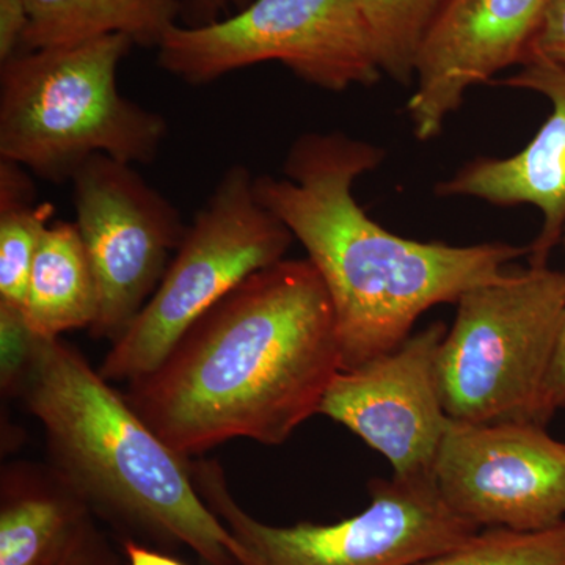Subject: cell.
I'll list each match as a JSON object with an SVG mask.
<instances>
[{"label": "cell", "mask_w": 565, "mask_h": 565, "mask_svg": "<svg viewBox=\"0 0 565 565\" xmlns=\"http://www.w3.org/2000/svg\"><path fill=\"white\" fill-rule=\"evenodd\" d=\"M343 370L332 300L310 259H281L241 282L182 334L126 399L178 455L236 438L280 446Z\"/></svg>", "instance_id": "obj_1"}, {"label": "cell", "mask_w": 565, "mask_h": 565, "mask_svg": "<svg viewBox=\"0 0 565 565\" xmlns=\"http://www.w3.org/2000/svg\"><path fill=\"white\" fill-rule=\"evenodd\" d=\"M384 148L343 132L297 137L285 177L255 174L256 199L307 250L332 300L343 370L399 348L419 316L500 280L527 247L422 243L367 217L353 182L377 169Z\"/></svg>", "instance_id": "obj_2"}, {"label": "cell", "mask_w": 565, "mask_h": 565, "mask_svg": "<svg viewBox=\"0 0 565 565\" xmlns=\"http://www.w3.org/2000/svg\"><path fill=\"white\" fill-rule=\"evenodd\" d=\"M18 396L43 427L50 463L122 541L239 565V544L196 492L192 459L170 448L79 349L33 334Z\"/></svg>", "instance_id": "obj_3"}, {"label": "cell", "mask_w": 565, "mask_h": 565, "mask_svg": "<svg viewBox=\"0 0 565 565\" xmlns=\"http://www.w3.org/2000/svg\"><path fill=\"white\" fill-rule=\"evenodd\" d=\"M132 46L128 36L107 35L0 63V159L55 184L95 154L131 166L154 161L169 125L118 88Z\"/></svg>", "instance_id": "obj_4"}, {"label": "cell", "mask_w": 565, "mask_h": 565, "mask_svg": "<svg viewBox=\"0 0 565 565\" xmlns=\"http://www.w3.org/2000/svg\"><path fill=\"white\" fill-rule=\"evenodd\" d=\"M565 313V273H505L457 300L438 349L446 414L465 423L546 426L544 393Z\"/></svg>", "instance_id": "obj_5"}, {"label": "cell", "mask_w": 565, "mask_h": 565, "mask_svg": "<svg viewBox=\"0 0 565 565\" xmlns=\"http://www.w3.org/2000/svg\"><path fill=\"white\" fill-rule=\"evenodd\" d=\"M292 233L259 203L244 163L223 172L193 215L162 281L98 367L110 384L154 371L182 334L252 274L285 259Z\"/></svg>", "instance_id": "obj_6"}, {"label": "cell", "mask_w": 565, "mask_h": 565, "mask_svg": "<svg viewBox=\"0 0 565 565\" xmlns=\"http://www.w3.org/2000/svg\"><path fill=\"white\" fill-rule=\"evenodd\" d=\"M191 471L196 492L239 544V565H416L481 531L444 503L433 479H373L360 514L277 526L245 511L217 459L195 457Z\"/></svg>", "instance_id": "obj_7"}, {"label": "cell", "mask_w": 565, "mask_h": 565, "mask_svg": "<svg viewBox=\"0 0 565 565\" xmlns=\"http://www.w3.org/2000/svg\"><path fill=\"white\" fill-rule=\"evenodd\" d=\"M266 62L329 92L384 74L362 0H253L212 24L174 25L158 47L159 66L191 85Z\"/></svg>", "instance_id": "obj_8"}, {"label": "cell", "mask_w": 565, "mask_h": 565, "mask_svg": "<svg viewBox=\"0 0 565 565\" xmlns=\"http://www.w3.org/2000/svg\"><path fill=\"white\" fill-rule=\"evenodd\" d=\"M76 225L99 291L90 334L114 344L162 281L189 223L131 166L92 156L71 178Z\"/></svg>", "instance_id": "obj_9"}, {"label": "cell", "mask_w": 565, "mask_h": 565, "mask_svg": "<svg viewBox=\"0 0 565 565\" xmlns=\"http://www.w3.org/2000/svg\"><path fill=\"white\" fill-rule=\"evenodd\" d=\"M433 481L444 503L481 530L534 533L565 522V444L539 424L451 419Z\"/></svg>", "instance_id": "obj_10"}, {"label": "cell", "mask_w": 565, "mask_h": 565, "mask_svg": "<svg viewBox=\"0 0 565 565\" xmlns=\"http://www.w3.org/2000/svg\"><path fill=\"white\" fill-rule=\"evenodd\" d=\"M448 332L434 322L399 348L340 371L319 415L343 424L392 463L394 478L433 479L449 418L438 386V349Z\"/></svg>", "instance_id": "obj_11"}, {"label": "cell", "mask_w": 565, "mask_h": 565, "mask_svg": "<svg viewBox=\"0 0 565 565\" xmlns=\"http://www.w3.org/2000/svg\"><path fill=\"white\" fill-rule=\"evenodd\" d=\"M548 0H445L415 58L416 139H435L471 87L523 63Z\"/></svg>", "instance_id": "obj_12"}, {"label": "cell", "mask_w": 565, "mask_h": 565, "mask_svg": "<svg viewBox=\"0 0 565 565\" xmlns=\"http://www.w3.org/2000/svg\"><path fill=\"white\" fill-rule=\"evenodd\" d=\"M523 68L490 84L522 88L552 103L534 139L511 158H479L435 188L440 196H473L498 206L533 204L544 214L541 232L527 247L530 266H548L565 228V68L531 58Z\"/></svg>", "instance_id": "obj_13"}, {"label": "cell", "mask_w": 565, "mask_h": 565, "mask_svg": "<svg viewBox=\"0 0 565 565\" xmlns=\"http://www.w3.org/2000/svg\"><path fill=\"white\" fill-rule=\"evenodd\" d=\"M90 505L51 463L10 462L0 473V565H58Z\"/></svg>", "instance_id": "obj_14"}, {"label": "cell", "mask_w": 565, "mask_h": 565, "mask_svg": "<svg viewBox=\"0 0 565 565\" xmlns=\"http://www.w3.org/2000/svg\"><path fill=\"white\" fill-rule=\"evenodd\" d=\"M99 291L76 222H52L41 237L22 305L25 326L36 337L58 338L92 329Z\"/></svg>", "instance_id": "obj_15"}, {"label": "cell", "mask_w": 565, "mask_h": 565, "mask_svg": "<svg viewBox=\"0 0 565 565\" xmlns=\"http://www.w3.org/2000/svg\"><path fill=\"white\" fill-rule=\"evenodd\" d=\"M29 25L21 52L70 46L107 35L156 47L180 24L182 0H24ZM20 52V54H21Z\"/></svg>", "instance_id": "obj_16"}, {"label": "cell", "mask_w": 565, "mask_h": 565, "mask_svg": "<svg viewBox=\"0 0 565 565\" xmlns=\"http://www.w3.org/2000/svg\"><path fill=\"white\" fill-rule=\"evenodd\" d=\"M54 214V204L36 200L31 172L0 159V305L22 311L33 258Z\"/></svg>", "instance_id": "obj_17"}, {"label": "cell", "mask_w": 565, "mask_h": 565, "mask_svg": "<svg viewBox=\"0 0 565 565\" xmlns=\"http://www.w3.org/2000/svg\"><path fill=\"white\" fill-rule=\"evenodd\" d=\"M445 0H362L382 73L414 82L419 43Z\"/></svg>", "instance_id": "obj_18"}, {"label": "cell", "mask_w": 565, "mask_h": 565, "mask_svg": "<svg viewBox=\"0 0 565 565\" xmlns=\"http://www.w3.org/2000/svg\"><path fill=\"white\" fill-rule=\"evenodd\" d=\"M416 565H565V522L534 533L484 527Z\"/></svg>", "instance_id": "obj_19"}, {"label": "cell", "mask_w": 565, "mask_h": 565, "mask_svg": "<svg viewBox=\"0 0 565 565\" xmlns=\"http://www.w3.org/2000/svg\"><path fill=\"white\" fill-rule=\"evenodd\" d=\"M33 333L25 326L22 311L0 305V351H2V393L18 396L29 352H31Z\"/></svg>", "instance_id": "obj_20"}, {"label": "cell", "mask_w": 565, "mask_h": 565, "mask_svg": "<svg viewBox=\"0 0 565 565\" xmlns=\"http://www.w3.org/2000/svg\"><path fill=\"white\" fill-rule=\"evenodd\" d=\"M555 63L565 68V0H548L526 57Z\"/></svg>", "instance_id": "obj_21"}, {"label": "cell", "mask_w": 565, "mask_h": 565, "mask_svg": "<svg viewBox=\"0 0 565 565\" xmlns=\"http://www.w3.org/2000/svg\"><path fill=\"white\" fill-rule=\"evenodd\" d=\"M58 565H128L122 550L117 548L106 531L92 519L70 546Z\"/></svg>", "instance_id": "obj_22"}, {"label": "cell", "mask_w": 565, "mask_h": 565, "mask_svg": "<svg viewBox=\"0 0 565 565\" xmlns=\"http://www.w3.org/2000/svg\"><path fill=\"white\" fill-rule=\"evenodd\" d=\"M28 25L24 0H0V63L20 54Z\"/></svg>", "instance_id": "obj_23"}, {"label": "cell", "mask_w": 565, "mask_h": 565, "mask_svg": "<svg viewBox=\"0 0 565 565\" xmlns=\"http://www.w3.org/2000/svg\"><path fill=\"white\" fill-rule=\"evenodd\" d=\"M253 0H182V25L212 24L245 9Z\"/></svg>", "instance_id": "obj_24"}, {"label": "cell", "mask_w": 565, "mask_h": 565, "mask_svg": "<svg viewBox=\"0 0 565 565\" xmlns=\"http://www.w3.org/2000/svg\"><path fill=\"white\" fill-rule=\"evenodd\" d=\"M561 243H563L565 248V228ZM563 408H565V313L555 360H553L552 370H550L548 379H546L544 393L546 422H550L556 412L563 411Z\"/></svg>", "instance_id": "obj_25"}, {"label": "cell", "mask_w": 565, "mask_h": 565, "mask_svg": "<svg viewBox=\"0 0 565 565\" xmlns=\"http://www.w3.org/2000/svg\"><path fill=\"white\" fill-rule=\"evenodd\" d=\"M128 565H188L177 557L167 555L162 550L126 539L121 545Z\"/></svg>", "instance_id": "obj_26"}]
</instances>
